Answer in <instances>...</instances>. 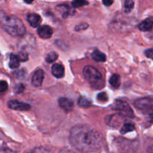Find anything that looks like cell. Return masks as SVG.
<instances>
[{
	"instance_id": "obj_24",
	"label": "cell",
	"mask_w": 153,
	"mask_h": 153,
	"mask_svg": "<svg viewBox=\"0 0 153 153\" xmlns=\"http://www.w3.org/2000/svg\"><path fill=\"white\" fill-rule=\"evenodd\" d=\"M88 4V2L86 1H80V0H76V1H72V5L74 7H79Z\"/></svg>"
},
{
	"instance_id": "obj_23",
	"label": "cell",
	"mask_w": 153,
	"mask_h": 153,
	"mask_svg": "<svg viewBox=\"0 0 153 153\" xmlns=\"http://www.w3.org/2000/svg\"><path fill=\"white\" fill-rule=\"evenodd\" d=\"M19 61H26L28 58V52H25V51H22L19 53L17 56Z\"/></svg>"
},
{
	"instance_id": "obj_2",
	"label": "cell",
	"mask_w": 153,
	"mask_h": 153,
	"mask_svg": "<svg viewBox=\"0 0 153 153\" xmlns=\"http://www.w3.org/2000/svg\"><path fill=\"white\" fill-rule=\"evenodd\" d=\"M0 27L13 37L23 36L25 33V25L19 18L6 14L1 10H0Z\"/></svg>"
},
{
	"instance_id": "obj_15",
	"label": "cell",
	"mask_w": 153,
	"mask_h": 153,
	"mask_svg": "<svg viewBox=\"0 0 153 153\" xmlns=\"http://www.w3.org/2000/svg\"><path fill=\"white\" fill-rule=\"evenodd\" d=\"M19 66V61L17 56L13 54L10 55V61H9V67L10 69H16Z\"/></svg>"
},
{
	"instance_id": "obj_17",
	"label": "cell",
	"mask_w": 153,
	"mask_h": 153,
	"mask_svg": "<svg viewBox=\"0 0 153 153\" xmlns=\"http://www.w3.org/2000/svg\"><path fill=\"white\" fill-rule=\"evenodd\" d=\"M78 104H79V105L81 106V107L88 108L90 107V106L92 105V102H91V100H90L89 99L86 98V97H81L80 98H79V102H78Z\"/></svg>"
},
{
	"instance_id": "obj_18",
	"label": "cell",
	"mask_w": 153,
	"mask_h": 153,
	"mask_svg": "<svg viewBox=\"0 0 153 153\" xmlns=\"http://www.w3.org/2000/svg\"><path fill=\"white\" fill-rule=\"evenodd\" d=\"M27 153H53L50 149H46V148L43 147V146H38V147H35L34 149H31L28 151Z\"/></svg>"
},
{
	"instance_id": "obj_29",
	"label": "cell",
	"mask_w": 153,
	"mask_h": 153,
	"mask_svg": "<svg viewBox=\"0 0 153 153\" xmlns=\"http://www.w3.org/2000/svg\"><path fill=\"white\" fill-rule=\"evenodd\" d=\"M152 51L153 50L152 48H150V49H147V50L146 51V55L148 57V58H152V54H153Z\"/></svg>"
},
{
	"instance_id": "obj_11",
	"label": "cell",
	"mask_w": 153,
	"mask_h": 153,
	"mask_svg": "<svg viewBox=\"0 0 153 153\" xmlns=\"http://www.w3.org/2000/svg\"><path fill=\"white\" fill-rule=\"evenodd\" d=\"M52 73L55 77L61 79L64 76V67L60 64H55L52 67Z\"/></svg>"
},
{
	"instance_id": "obj_28",
	"label": "cell",
	"mask_w": 153,
	"mask_h": 153,
	"mask_svg": "<svg viewBox=\"0 0 153 153\" xmlns=\"http://www.w3.org/2000/svg\"><path fill=\"white\" fill-rule=\"evenodd\" d=\"M0 153H16L14 151H13L12 149H8V148L2 147L0 148Z\"/></svg>"
},
{
	"instance_id": "obj_16",
	"label": "cell",
	"mask_w": 153,
	"mask_h": 153,
	"mask_svg": "<svg viewBox=\"0 0 153 153\" xmlns=\"http://www.w3.org/2000/svg\"><path fill=\"white\" fill-rule=\"evenodd\" d=\"M135 129V127H134V125L133 123H126L122 127L120 130L121 134H126V133L131 132V131H134Z\"/></svg>"
},
{
	"instance_id": "obj_4",
	"label": "cell",
	"mask_w": 153,
	"mask_h": 153,
	"mask_svg": "<svg viewBox=\"0 0 153 153\" xmlns=\"http://www.w3.org/2000/svg\"><path fill=\"white\" fill-rule=\"evenodd\" d=\"M112 109L118 111L120 114L123 115L124 117H134V113H133L132 109L130 108L129 105L125 101H123V100H116L114 102V103Z\"/></svg>"
},
{
	"instance_id": "obj_27",
	"label": "cell",
	"mask_w": 153,
	"mask_h": 153,
	"mask_svg": "<svg viewBox=\"0 0 153 153\" xmlns=\"http://www.w3.org/2000/svg\"><path fill=\"white\" fill-rule=\"evenodd\" d=\"M87 28H88V24H87V23H81V24H79V25H78L75 28V29H76V31H81V30L86 29Z\"/></svg>"
},
{
	"instance_id": "obj_6",
	"label": "cell",
	"mask_w": 153,
	"mask_h": 153,
	"mask_svg": "<svg viewBox=\"0 0 153 153\" xmlns=\"http://www.w3.org/2000/svg\"><path fill=\"white\" fill-rule=\"evenodd\" d=\"M7 106L10 109L16 111H28L31 109L30 105L23 102H19L18 100H10L7 103Z\"/></svg>"
},
{
	"instance_id": "obj_30",
	"label": "cell",
	"mask_w": 153,
	"mask_h": 153,
	"mask_svg": "<svg viewBox=\"0 0 153 153\" xmlns=\"http://www.w3.org/2000/svg\"><path fill=\"white\" fill-rule=\"evenodd\" d=\"M59 153H75L73 151L70 150V149H61V151H60Z\"/></svg>"
},
{
	"instance_id": "obj_26",
	"label": "cell",
	"mask_w": 153,
	"mask_h": 153,
	"mask_svg": "<svg viewBox=\"0 0 153 153\" xmlns=\"http://www.w3.org/2000/svg\"><path fill=\"white\" fill-rule=\"evenodd\" d=\"M24 89H25V87H24V85H22V84H18V85H16V86L14 87L15 92L17 93V94L23 91Z\"/></svg>"
},
{
	"instance_id": "obj_5",
	"label": "cell",
	"mask_w": 153,
	"mask_h": 153,
	"mask_svg": "<svg viewBox=\"0 0 153 153\" xmlns=\"http://www.w3.org/2000/svg\"><path fill=\"white\" fill-rule=\"evenodd\" d=\"M134 106L144 113L152 114V99L151 97L138 99L134 102Z\"/></svg>"
},
{
	"instance_id": "obj_9",
	"label": "cell",
	"mask_w": 153,
	"mask_h": 153,
	"mask_svg": "<svg viewBox=\"0 0 153 153\" xmlns=\"http://www.w3.org/2000/svg\"><path fill=\"white\" fill-rule=\"evenodd\" d=\"M27 20H28V23L30 24V25H31V27L36 28V27L38 26L40 24V22H41V17H40V15H38L37 13H28V16H27Z\"/></svg>"
},
{
	"instance_id": "obj_25",
	"label": "cell",
	"mask_w": 153,
	"mask_h": 153,
	"mask_svg": "<svg viewBox=\"0 0 153 153\" xmlns=\"http://www.w3.org/2000/svg\"><path fill=\"white\" fill-rule=\"evenodd\" d=\"M7 83L5 81L0 80V93H3L7 91Z\"/></svg>"
},
{
	"instance_id": "obj_14",
	"label": "cell",
	"mask_w": 153,
	"mask_h": 153,
	"mask_svg": "<svg viewBox=\"0 0 153 153\" xmlns=\"http://www.w3.org/2000/svg\"><path fill=\"white\" fill-rule=\"evenodd\" d=\"M109 82L114 88L117 89L120 86V76L117 74H114L110 78Z\"/></svg>"
},
{
	"instance_id": "obj_7",
	"label": "cell",
	"mask_w": 153,
	"mask_h": 153,
	"mask_svg": "<svg viewBox=\"0 0 153 153\" xmlns=\"http://www.w3.org/2000/svg\"><path fill=\"white\" fill-rule=\"evenodd\" d=\"M37 34L39 37L43 39H49L53 34L52 28L49 25H42L39 27L37 30Z\"/></svg>"
},
{
	"instance_id": "obj_12",
	"label": "cell",
	"mask_w": 153,
	"mask_h": 153,
	"mask_svg": "<svg viewBox=\"0 0 153 153\" xmlns=\"http://www.w3.org/2000/svg\"><path fill=\"white\" fill-rule=\"evenodd\" d=\"M153 25V19L152 17H149L140 22L138 25V28L140 31H150L152 28Z\"/></svg>"
},
{
	"instance_id": "obj_3",
	"label": "cell",
	"mask_w": 153,
	"mask_h": 153,
	"mask_svg": "<svg viewBox=\"0 0 153 153\" xmlns=\"http://www.w3.org/2000/svg\"><path fill=\"white\" fill-rule=\"evenodd\" d=\"M83 74L88 83L94 89H101L105 82L101 73L92 66H86L83 70Z\"/></svg>"
},
{
	"instance_id": "obj_8",
	"label": "cell",
	"mask_w": 153,
	"mask_h": 153,
	"mask_svg": "<svg viewBox=\"0 0 153 153\" xmlns=\"http://www.w3.org/2000/svg\"><path fill=\"white\" fill-rule=\"evenodd\" d=\"M44 79V72L42 70H38L34 73L31 79V84L34 87H40L42 85Z\"/></svg>"
},
{
	"instance_id": "obj_10",
	"label": "cell",
	"mask_w": 153,
	"mask_h": 153,
	"mask_svg": "<svg viewBox=\"0 0 153 153\" xmlns=\"http://www.w3.org/2000/svg\"><path fill=\"white\" fill-rule=\"evenodd\" d=\"M58 102H59V105L66 111L72 110L73 108V106H74L73 102L70 99L65 98V97L60 98L58 100Z\"/></svg>"
},
{
	"instance_id": "obj_13",
	"label": "cell",
	"mask_w": 153,
	"mask_h": 153,
	"mask_svg": "<svg viewBox=\"0 0 153 153\" xmlns=\"http://www.w3.org/2000/svg\"><path fill=\"white\" fill-rule=\"evenodd\" d=\"M93 59L97 62H105L106 61V56L103 52H100V50H94L91 54Z\"/></svg>"
},
{
	"instance_id": "obj_1",
	"label": "cell",
	"mask_w": 153,
	"mask_h": 153,
	"mask_svg": "<svg viewBox=\"0 0 153 153\" xmlns=\"http://www.w3.org/2000/svg\"><path fill=\"white\" fill-rule=\"evenodd\" d=\"M69 140L72 146L82 152H92L101 146L103 141L102 134L88 125H79L70 130Z\"/></svg>"
},
{
	"instance_id": "obj_20",
	"label": "cell",
	"mask_w": 153,
	"mask_h": 153,
	"mask_svg": "<svg viewBox=\"0 0 153 153\" xmlns=\"http://www.w3.org/2000/svg\"><path fill=\"white\" fill-rule=\"evenodd\" d=\"M58 55L56 52H49L46 57V62L48 63H52L54 61H55L58 58Z\"/></svg>"
},
{
	"instance_id": "obj_31",
	"label": "cell",
	"mask_w": 153,
	"mask_h": 153,
	"mask_svg": "<svg viewBox=\"0 0 153 153\" xmlns=\"http://www.w3.org/2000/svg\"><path fill=\"white\" fill-rule=\"evenodd\" d=\"M102 2H103V4H105L106 6H110L111 4H113L114 1H110V0H105V1H103Z\"/></svg>"
},
{
	"instance_id": "obj_22",
	"label": "cell",
	"mask_w": 153,
	"mask_h": 153,
	"mask_svg": "<svg viewBox=\"0 0 153 153\" xmlns=\"http://www.w3.org/2000/svg\"><path fill=\"white\" fill-rule=\"evenodd\" d=\"M97 100L99 101L102 102H106L108 100V94L105 92L100 93L98 96H97Z\"/></svg>"
},
{
	"instance_id": "obj_21",
	"label": "cell",
	"mask_w": 153,
	"mask_h": 153,
	"mask_svg": "<svg viewBox=\"0 0 153 153\" xmlns=\"http://www.w3.org/2000/svg\"><path fill=\"white\" fill-rule=\"evenodd\" d=\"M134 2L131 0H127L124 3V7H125V12L126 13H128L131 11L134 7Z\"/></svg>"
},
{
	"instance_id": "obj_19",
	"label": "cell",
	"mask_w": 153,
	"mask_h": 153,
	"mask_svg": "<svg viewBox=\"0 0 153 153\" xmlns=\"http://www.w3.org/2000/svg\"><path fill=\"white\" fill-rule=\"evenodd\" d=\"M57 7H60V8H62V10H61V12L62 13V16L64 18H66L67 16H68L70 15V9L68 7V5H67V4H59Z\"/></svg>"
}]
</instances>
